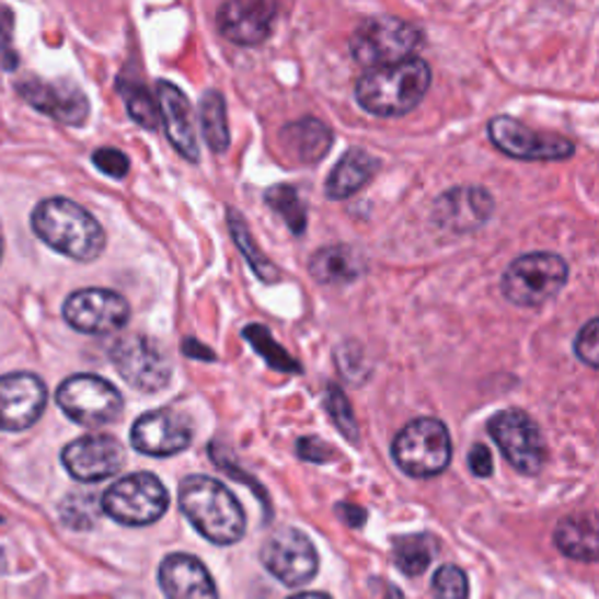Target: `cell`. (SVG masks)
Wrapping results in <instances>:
<instances>
[{"instance_id":"obj_28","label":"cell","mask_w":599,"mask_h":599,"mask_svg":"<svg viewBox=\"0 0 599 599\" xmlns=\"http://www.w3.org/2000/svg\"><path fill=\"white\" fill-rule=\"evenodd\" d=\"M436 541L429 534H410L393 539V562L405 576H422L434 560Z\"/></svg>"},{"instance_id":"obj_22","label":"cell","mask_w":599,"mask_h":599,"mask_svg":"<svg viewBox=\"0 0 599 599\" xmlns=\"http://www.w3.org/2000/svg\"><path fill=\"white\" fill-rule=\"evenodd\" d=\"M279 143L290 160L300 164H316L329 155L333 131L316 117H304L290 123L279 131Z\"/></svg>"},{"instance_id":"obj_6","label":"cell","mask_w":599,"mask_h":599,"mask_svg":"<svg viewBox=\"0 0 599 599\" xmlns=\"http://www.w3.org/2000/svg\"><path fill=\"white\" fill-rule=\"evenodd\" d=\"M567 277L569 267L557 253H527L504 272L502 293L518 307H539L560 293Z\"/></svg>"},{"instance_id":"obj_9","label":"cell","mask_w":599,"mask_h":599,"mask_svg":"<svg viewBox=\"0 0 599 599\" xmlns=\"http://www.w3.org/2000/svg\"><path fill=\"white\" fill-rule=\"evenodd\" d=\"M111 361L129 387L158 393L171 382V361L160 342L146 335L119 337L111 347Z\"/></svg>"},{"instance_id":"obj_2","label":"cell","mask_w":599,"mask_h":599,"mask_svg":"<svg viewBox=\"0 0 599 599\" xmlns=\"http://www.w3.org/2000/svg\"><path fill=\"white\" fill-rule=\"evenodd\" d=\"M178 506L197 532L216 545H232L246 532L242 504L216 477H185L178 489Z\"/></svg>"},{"instance_id":"obj_5","label":"cell","mask_w":599,"mask_h":599,"mask_svg":"<svg viewBox=\"0 0 599 599\" xmlns=\"http://www.w3.org/2000/svg\"><path fill=\"white\" fill-rule=\"evenodd\" d=\"M391 457L405 475L434 477L450 466L452 440L440 419L419 417L393 438Z\"/></svg>"},{"instance_id":"obj_23","label":"cell","mask_w":599,"mask_h":599,"mask_svg":"<svg viewBox=\"0 0 599 599\" xmlns=\"http://www.w3.org/2000/svg\"><path fill=\"white\" fill-rule=\"evenodd\" d=\"M380 162L361 148H352L333 166L326 181V197L337 201L356 195L375 176Z\"/></svg>"},{"instance_id":"obj_3","label":"cell","mask_w":599,"mask_h":599,"mask_svg":"<svg viewBox=\"0 0 599 599\" xmlns=\"http://www.w3.org/2000/svg\"><path fill=\"white\" fill-rule=\"evenodd\" d=\"M431 84V68L419 57L372 68L356 82L358 106L378 117H399L419 106Z\"/></svg>"},{"instance_id":"obj_42","label":"cell","mask_w":599,"mask_h":599,"mask_svg":"<svg viewBox=\"0 0 599 599\" xmlns=\"http://www.w3.org/2000/svg\"><path fill=\"white\" fill-rule=\"evenodd\" d=\"M0 522H3V518H0Z\"/></svg>"},{"instance_id":"obj_8","label":"cell","mask_w":599,"mask_h":599,"mask_svg":"<svg viewBox=\"0 0 599 599\" xmlns=\"http://www.w3.org/2000/svg\"><path fill=\"white\" fill-rule=\"evenodd\" d=\"M57 405L68 419L84 429H101L123 415V393L99 375H73L61 382L57 391Z\"/></svg>"},{"instance_id":"obj_31","label":"cell","mask_w":599,"mask_h":599,"mask_svg":"<svg viewBox=\"0 0 599 599\" xmlns=\"http://www.w3.org/2000/svg\"><path fill=\"white\" fill-rule=\"evenodd\" d=\"M119 92L125 96V104L129 111V117L136 125H141L143 129H158L160 127V108L158 101L150 96V92L139 82L125 84L119 82Z\"/></svg>"},{"instance_id":"obj_33","label":"cell","mask_w":599,"mask_h":599,"mask_svg":"<svg viewBox=\"0 0 599 599\" xmlns=\"http://www.w3.org/2000/svg\"><path fill=\"white\" fill-rule=\"evenodd\" d=\"M326 410L331 413V419L337 424L339 434L345 436L349 442H358V424L352 413V405H349L345 393H342L337 387H329Z\"/></svg>"},{"instance_id":"obj_19","label":"cell","mask_w":599,"mask_h":599,"mask_svg":"<svg viewBox=\"0 0 599 599\" xmlns=\"http://www.w3.org/2000/svg\"><path fill=\"white\" fill-rule=\"evenodd\" d=\"M158 108L166 129V139L181 155L191 162H199V141L195 131L193 106L181 88L174 82H158Z\"/></svg>"},{"instance_id":"obj_26","label":"cell","mask_w":599,"mask_h":599,"mask_svg":"<svg viewBox=\"0 0 599 599\" xmlns=\"http://www.w3.org/2000/svg\"><path fill=\"white\" fill-rule=\"evenodd\" d=\"M199 119H201L204 139H207L209 148L216 152V155H222V152L230 148V127H228L226 99H222L220 92L209 90L201 94Z\"/></svg>"},{"instance_id":"obj_35","label":"cell","mask_w":599,"mask_h":599,"mask_svg":"<svg viewBox=\"0 0 599 599\" xmlns=\"http://www.w3.org/2000/svg\"><path fill=\"white\" fill-rule=\"evenodd\" d=\"M597 329H599V321L597 319H590L584 329H580L578 337H576V356L580 358V361L588 364L590 368H597V342H599V335H597Z\"/></svg>"},{"instance_id":"obj_27","label":"cell","mask_w":599,"mask_h":599,"mask_svg":"<svg viewBox=\"0 0 599 599\" xmlns=\"http://www.w3.org/2000/svg\"><path fill=\"white\" fill-rule=\"evenodd\" d=\"M228 226H230V232H232L234 242H237V249L244 253V258L251 265V269L255 272V277H258L265 284H277L279 277H281V272L277 269V265H274L258 246H255L242 214H239L237 209H228Z\"/></svg>"},{"instance_id":"obj_30","label":"cell","mask_w":599,"mask_h":599,"mask_svg":"<svg viewBox=\"0 0 599 599\" xmlns=\"http://www.w3.org/2000/svg\"><path fill=\"white\" fill-rule=\"evenodd\" d=\"M244 337L249 339V345L261 354V358H265V364L272 370H279V372H300L302 370L296 358L290 356L281 345H277V342H274L272 333L265 326L251 323V326L244 329Z\"/></svg>"},{"instance_id":"obj_10","label":"cell","mask_w":599,"mask_h":599,"mask_svg":"<svg viewBox=\"0 0 599 599\" xmlns=\"http://www.w3.org/2000/svg\"><path fill=\"white\" fill-rule=\"evenodd\" d=\"M263 567L288 588L307 586L319 572L316 548L304 532L281 527L261 548Z\"/></svg>"},{"instance_id":"obj_14","label":"cell","mask_w":599,"mask_h":599,"mask_svg":"<svg viewBox=\"0 0 599 599\" xmlns=\"http://www.w3.org/2000/svg\"><path fill=\"white\" fill-rule=\"evenodd\" d=\"M61 461L76 481L99 483L125 466V448L108 434H90L68 442L61 452Z\"/></svg>"},{"instance_id":"obj_24","label":"cell","mask_w":599,"mask_h":599,"mask_svg":"<svg viewBox=\"0 0 599 599\" xmlns=\"http://www.w3.org/2000/svg\"><path fill=\"white\" fill-rule=\"evenodd\" d=\"M553 539L562 555L580 562L597 560V522L592 516H569L560 520Z\"/></svg>"},{"instance_id":"obj_17","label":"cell","mask_w":599,"mask_h":599,"mask_svg":"<svg viewBox=\"0 0 599 599\" xmlns=\"http://www.w3.org/2000/svg\"><path fill=\"white\" fill-rule=\"evenodd\" d=\"M279 5L272 0H230L218 8V31L234 45H261L272 33Z\"/></svg>"},{"instance_id":"obj_7","label":"cell","mask_w":599,"mask_h":599,"mask_svg":"<svg viewBox=\"0 0 599 599\" xmlns=\"http://www.w3.org/2000/svg\"><path fill=\"white\" fill-rule=\"evenodd\" d=\"M169 508V492L158 475L131 473L119 477L101 496V510L125 527L158 522Z\"/></svg>"},{"instance_id":"obj_25","label":"cell","mask_w":599,"mask_h":599,"mask_svg":"<svg viewBox=\"0 0 599 599\" xmlns=\"http://www.w3.org/2000/svg\"><path fill=\"white\" fill-rule=\"evenodd\" d=\"M310 274L319 284H352L358 277L356 253L347 246H326L312 255Z\"/></svg>"},{"instance_id":"obj_13","label":"cell","mask_w":599,"mask_h":599,"mask_svg":"<svg viewBox=\"0 0 599 599\" xmlns=\"http://www.w3.org/2000/svg\"><path fill=\"white\" fill-rule=\"evenodd\" d=\"M489 139L504 155L525 162H560L576 152V146L557 134H541L525 127L522 123L506 115L494 117L489 127Z\"/></svg>"},{"instance_id":"obj_16","label":"cell","mask_w":599,"mask_h":599,"mask_svg":"<svg viewBox=\"0 0 599 599\" xmlns=\"http://www.w3.org/2000/svg\"><path fill=\"white\" fill-rule=\"evenodd\" d=\"M131 448L148 457H174L191 448L193 426L176 410L160 407L131 426Z\"/></svg>"},{"instance_id":"obj_29","label":"cell","mask_w":599,"mask_h":599,"mask_svg":"<svg viewBox=\"0 0 599 599\" xmlns=\"http://www.w3.org/2000/svg\"><path fill=\"white\" fill-rule=\"evenodd\" d=\"M269 209L281 216V220L293 234H302L307 228V209L293 185H272L265 193Z\"/></svg>"},{"instance_id":"obj_18","label":"cell","mask_w":599,"mask_h":599,"mask_svg":"<svg viewBox=\"0 0 599 599\" xmlns=\"http://www.w3.org/2000/svg\"><path fill=\"white\" fill-rule=\"evenodd\" d=\"M16 92L24 101L41 113L59 119L64 125H82L90 115V101L73 82H43L38 78H31L26 82L16 84Z\"/></svg>"},{"instance_id":"obj_21","label":"cell","mask_w":599,"mask_h":599,"mask_svg":"<svg viewBox=\"0 0 599 599\" xmlns=\"http://www.w3.org/2000/svg\"><path fill=\"white\" fill-rule=\"evenodd\" d=\"M160 588L166 599H218L209 569L185 553H174L160 564Z\"/></svg>"},{"instance_id":"obj_37","label":"cell","mask_w":599,"mask_h":599,"mask_svg":"<svg viewBox=\"0 0 599 599\" xmlns=\"http://www.w3.org/2000/svg\"><path fill=\"white\" fill-rule=\"evenodd\" d=\"M469 469L477 477H489L492 475L494 461H492V452L485 448V445L477 442L475 448L471 450V454H469Z\"/></svg>"},{"instance_id":"obj_12","label":"cell","mask_w":599,"mask_h":599,"mask_svg":"<svg viewBox=\"0 0 599 599\" xmlns=\"http://www.w3.org/2000/svg\"><path fill=\"white\" fill-rule=\"evenodd\" d=\"M129 302L108 288H82L64 302V319L84 335H111L129 323Z\"/></svg>"},{"instance_id":"obj_15","label":"cell","mask_w":599,"mask_h":599,"mask_svg":"<svg viewBox=\"0 0 599 599\" xmlns=\"http://www.w3.org/2000/svg\"><path fill=\"white\" fill-rule=\"evenodd\" d=\"M47 405V387L33 372H12L0 378V431H26Z\"/></svg>"},{"instance_id":"obj_36","label":"cell","mask_w":599,"mask_h":599,"mask_svg":"<svg viewBox=\"0 0 599 599\" xmlns=\"http://www.w3.org/2000/svg\"><path fill=\"white\" fill-rule=\"evenodd\" d=\"M298 454L304 461H312V464H329V461L335 459V452L329 442H323L319 438H302L298 442Z\"/></svg>"},{"instance_id":"obj_38","label":"cell","mask_w":599,"mask_h":599,"mask_svg":"<svg viewBox=\"0 0 599 599\" xmlns=\"http://www.w3.org/2000/svg\"><path fill=\"white\" fill-rule=\"evenodd\" d=\"M337 512L342 516V520H345L349 527H361L366 522V510L358 508V506H349V504H339L337 506Z\"/></svg>"},{"instance_id":"obj_11","label":"cell","mask_w":599,"mask_h":599,"mask_svg":"<svg viewBox=\"0 0 599 599\" xmlns=\"http://www.w3.org/2000/svg\"><path fill=\"white\" fill-rule=\"evenodd\" d=\"M492 440L499 445L508 464L525 473L537 475L545 461V442L537 422L522 410H502L487 422Z\"/></svg>"},{"instance_id":"obj_1","label":"cell","mask_w":599,"mask_h":599,"mask_svg":"<svg viewBox=\"0 0 599 599\" xmlns=\"http://www.w3.org/2000/svg\"><path fill=\"white\" fill-rule=\"evenodd\" d=\"M31 228L49 249L78 263H94L106 249V232L99 220L66 197L41 201L31 214Z\"/></svg>"},{"instance_id":"obj_4","label":"cell","mask_w":599,"mask_h":599,"mask_svg":"<svg viewBox=\"0 0 599 599\" xmlns=\"http://www.w3.org/2000/svg\"><path fill=\"white\" fill-rule=\"evenodd\" d=\"M422 31L399 16H372L352 33L349 49L364 68H384L401 64L417 53Z\"/></svg>"},{"instance_id":"obj_41","label":"cell","mask_w":599,"mask_h":599,"mask_svg":"<svg viewBox=\"0 0 599 599\" xmlns=\"http://www.w3.org/2000/svg\"><path fill=\"white\" fill-rule=\"evenodd\" d=\"M0 258H3V230H0Z\"/></svg>"},{"instance_id":"obj_20","label":"cell","mask_w":599,"mask_h":599,"mask_svg":"<svg viewBox=\"0 0 599 599\" xmlns=\"http://www.w3.org/2000/svg\"><path fill=\"white\" fill-rule=\"evenodd\" d=\"M492 211L494 199L487 191L477 185H461L450 193H445L436 201L434 216L442 228H448L452 232H469L485 226Z\"/></svg>"},{"instance_id":"obj_40","label":"cell","mask_w":599,"mask_h":599,"mask_svg":"<svg viewBox=\"0 0 599 599\" xmlns=\"http://www.w3.org/2000/svg\"><path fill=\"white\" fill-rule=\"evenodd\" d=\"M288 599H333V597L326 592H300V595H293Z\"/></svg>"},{"instance_id":"obj_32","label":"cell","mask_w":599,"mask_h":599,"mask_svg":"<svg viewBox=\"0 0 599 599\" xmlns=\"http://www.w3.org/2000/svg\"><path fill=\"white\" fill-rule=\"evenodd\" d=\"M431 588L438 599H466L469 578L457 564H442L431 578Z\"/></svg>"},{"instance_id":"obj_34","label":"cell","mask_w":599,"mask_h":599,"mask_svg":"<svg viewBox=\"0 0 599 599\" xmlns=\"http://www.w3.org/2000/svg\"><path fill=\"white\" fill-rule=\"evenodd\" d=\"M92 162L111 178H125L129 174V158L117 148H99L92 155Z\"/></svg>"},{"instance_id":"obj_39","label":"cell","mask_w":599,"mask_h":599,"mask_svg":"<svg viewBox=\"0 0 599 599\" xmlns=\"http://www.w3.org/2000/svg\"><path fill=\"white\" fill-rule=\"evenodd\" d=\"M183 352H185L187 356H193V358H207V361H216L214 352L199 347V342H197V339H193V337L183 342Z\"/></svg>"}]
</instances>
